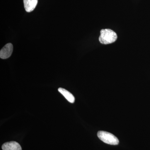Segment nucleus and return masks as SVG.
Segmentation results:
<instances>
[{
    "label": "nucleus",
    "mask_w": 150,
    "mask_h": 150,
    "mask_svg": "<svg viewBox=\"0 0 150 150\" xmlns=\"http://www.w3.org/2000/svg\"><path fill=\"white\" fill-rule=\"evenodd\" d=\"M58 91L62 93L68 101L71 103H74L75 101V98L74 96L69 91L65 89L60 88Z\"/></svg>",
    "instance_id": "6"
},
{
    "label": "nucleus",
    "mask_w": 150,
    "mask_h": 150,
    "mask_svg": "<svg viewBox=\"0 0 150 150\" xmlns=\"http://www.w3.org/2000/svg\"><path fill=\"white\" fill-rule=\"evenodd\" d=\"M99 40L103 44L114 43L117 40V35L114 31L110 29H102L100 30Z\"/></svg>",
    "instance_id": "1"
},
{
    "label": "nucleus",
    "mask_w": 150,
    "mask_h": 150,
    "mask_svg": "<svg viewBox=\"0 0 150 150\" xmlns=\"http://www.w3.org/2000/svg\"><path fill=\"white\" fill-rule=\"evenodd\" d=\"M3 150H22L20 145L16 142L4 143L2 146Z\"/></svg>",
    "instance_id": "4"
},
{
    "label": "nucleus",
    "mask_w": 150,
    "mask_h": 150,
    "mask_svg": "<svg viewBox=\"0 0 150 150\" xmlns=\"http://www.w3.org/2000/svg\"><path fill=\"white\" fill-rule=\"evenodd\" d=\"M13 50V46L11 43L6 44L5 46L0 51V57L1 59H4L10 57Z\"/></svg>",
    "instance_id": "3"
},
{
    "label": "nucleus",
    "mask_w": 150,
    "mask_h": 150,
    "mask_svg": "<svg viewBox=\"0 0 150 150\" xmlns=\"http://www.w3.org/2000/svg\"><path fill=\"white\" fill-rule=\"evenodd\" d=\"M97 136L105 144L112 145H117L119 144L118 138L108 132L99 131L98 132Z\"/></svg>",
    "instance_id": "2"
},
{
    "label": "nucleus",
    "mask_w": 150,
    "mask_h": 150,
    "mask_svg": "<svg viewBox=\"0 0 150 150\" xmlns=\"http://www.w3.org/2000/svg\"><path fill=\"white\" fill-rule=\"evenodd\" d=\"M38 0H23L24 8L27 12H30L36 7Z\"/></svg>",
    "instance_id": "5"
}]
</instances>
